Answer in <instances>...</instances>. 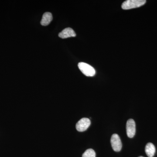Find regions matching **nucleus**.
Instances as JSON below:
<instances>
[{
	"label": "nucleus",
	"mask_w": 157,
	"mask_h": 157,
	"mask_svg": "<svg viewBox=\"0 0 157 157\" xmlns=\"http://www.w3.org/2000/svg\"><path fill=\"white\" fill-rule=\"evenodd\" d=\"M146 2L145 0H128L124 2L121 7L124 10L135 9L143 6Z\"/></svg>",
	"instance_id": "nucleus-1"
},
{
	"label": "nucleus",
	"mask_w": 157,
	"mask_h": 157,
	"mask_svg": "<svg viewBox=\"0 0 157 157\" xmlns=\"http://www.w3.org/2000/svg\"><path fill=\"white\" fill-rule=\"evenodd\" d=\"M78 67L83 74L87 76H93L95 75L96 71L94 68L86 63H78Z\"/></svg>",
	"instance_id": "nucleus-2"
},
{
	"label": "nucleus",
	"mask_w": 157,
	"mask_h": 157,
	"mask_svg": "<svg viewBox=\"0 0 157 157\" xmlns=\"http://www.w3.org/2000/svg\"><path fill=\"white\" fill-rule=\"evenodd\" d=\"M111 146L113 150L116 152L121 151V150L122 144L119 135L117 134H113L110 140Z\"/></svg>",
	"instance_id": "nucleus-3"
},
{
	"label": "nucleus",
	"mask_w": 157,
	"mask_h": 157,
	"mask_svg": "<svg viewBox=\"0 0 157 157\" xmlns=\"http://www.w3.org/2000/svg\"><path fill=\"white\" fill-rule=\"evenodd\" d=\"M90 124L91 122L89 119L83 118L78 121L76 124V130L79 132H84L90 127Z\"/></svg>",
	"instance_id": "nucleus-4"
},
{
	"label": "nucleus",
	"mask_w": 157,
	"mask_h": 157,
	"mask_svg": "<svg viewBox=\"0 0 157 157\" xmlns=\"http://www.w3.org/2000/svg\"><path fill=\"white\" fill-rule=\"evenodd\" d=\"M127 134L129 138H132L136 132V125L134 120L131 119L128 121L126 124Z\"/></svg>",
	"instance_id": "nucleus-5"
},
{
	"label": "nucleus",
	"mask_w": 157,
	"mask_h": 157,
	"mask_svg": "<svg viewBox=\"0 0 157 157\" xmlns=\"http://www.w3.org/2000/svg\"><path fill=\"white\" fill-rule=\"evenodd\" d=\"M76 36V34L73 29L67 28L63 30L59 34V36L62 39H67L70 37H74Z\"/></svg>",
	"instance_id": "nucleus-6"
},
{
	"label": "nucleus",
	"mask_w": 157,
	"mask_h": 157,
	"mask_svg": "<svg viewBox=\"0 0 157 157\" xmlns=\"http://www.w3.org/2000/svg\"><path fill=\"white\" fill-rule=\"evenodd\" d=\"M52 20V14L50 12H45L43 14L40 23L41 25L42 26H47L50 23Z\"/></svg>",
	"instance_id": "nucleus-7"
},
{
	"label": "nucleus",
	"mask_w": 157,
	"mask_h": 157,
	"mask_svg": "<svg viewBox=\"0 0 157 157\" xmlns=\"http://www.w3.org/2000/svg\"><path fill=\"white\" fill-rule=\"evenodd\" d=\"M145 151L147 156L153 157L155 152V147L152 143H147L145 146Z\"/></svg>",
	"instance_id": "nucleus-8"
},
{
	"label": "nucleus",
	"mask_w": 157,
	"mask_h": 157,
	"mask_svg": "<svg viewBox=\"0 0 157 157\" xmlns=\"http://www.w3.org/2000/svg\"><path fill=\"white\" fill-rule=\"evenodd\" d=\"M82 157H96L95 152L92 149H88L85 151Z\"/></svg>",
	"instance_id": "nucleus-9"
},
{
	"label": "nucleus",
	"mask_w": 157,
	"mask_h": 157,
	"mask_svg": "<svg viewBox=\"0 0 157 157\" xmlns=\"http://www.w3.org/2000/svg\"><path fill=\"white\" fill-rule=\"evenodd\" d=\"M143 157V156H139V157Z\"/></svg>",
	"instance_id": "nucleus-10"
}]
</instances>
